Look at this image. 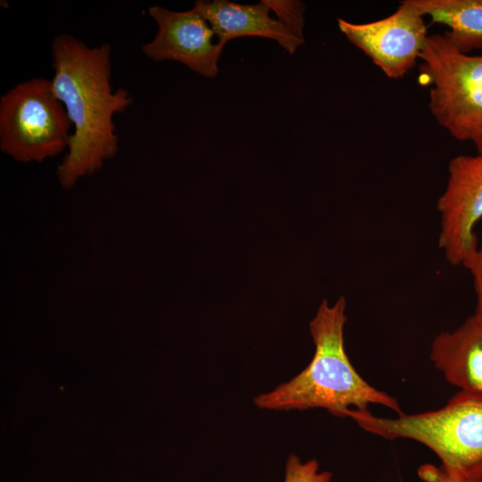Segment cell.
Here are the masks:
<instances>
[{
	"label": "cell",
	"instance_id": "3",
	"mask_svg": "<svg viewBox=\"0 0 482 482\" xmlns=\"http://www.w3.org/2000/svg\"><path fill=\"white\" fill-rule=\"evenodd\" d=\"M347 417L363 430L386 439L417 441L432 450L445 469L482 475V395L460 391L442 408L397 418H381L368 410Z\"/></svg>",
	"mask_w": 482,
	"mask_h": 482
},
{
	"label": "cell",
	"instance_id": "9",
	"mask_svg": "<svg viewBox=\"0 0 482 482\" xmlns=\"http://www.w3.org/2000/svg\"><path fill=\"white\" fill-rule=\"evenodd\" d=\"M194 7L224 45L240 37H262L278 42L288 54H293L304 43L303 36L270 15L271 10L265 0L255 4H242L229 0H199Z\"/></svg>",
	"mask_w": 482,
	"mask_h": 482
},
{
	"label": "cell",
	"instance_id": "8",
	"mask_svg": "<svg viewBox=\"0 0 482 482\" xmlns=\"http://www.w3.org/2000/svg\"><path fill=\"white\" fill-rule=\"evenodd\" d=\"M148 12L158 31L142 46L145 56L156 62H179L206 78L217 76L225 45L215 40L212 27L195 7L176 12L154 5Z\"/></svg>",
	"mask_w": 482,
	"mask_h": 482
},
{
	"label": "cell",
	"instance_id": "11",
	"mask_svg": "<svg viewBox=\"0 0 482 482\" xmlns=\"http://www.w3.org/2000/svg\"><path fill=\"white\" fill-rule=\"evenodd\" d=\"M431 23L449 28L445 33L464 54L482 48V0H409Z\"/></svg>",
	"mask_w": 482,
	"mask_h": 482
},
{
	"label": "cell",
	"instance_id": "1",
	"mask_svg": "<svg viewBox=\"0 0 482 482\" xmlns=\"http://www.w3.org/2000/svg\"><path fill=\"white\" fill-rule=\"evenodd\" d=\"M51 49L53 88L73 127L56 174L60 185L71 189L116 155L119 137L113 116L126 111L133 98L124 88L112 90L111 45L89 47L63 33L54 38Z\"/></svg>",
	"mask_w": 482,
	"mask_h": 482
},
{
	"label": "cell",
	"instance_id": "12",
	"mask_svg": "<svg viewBox=\"0 0 482 482\" xmlns=\"http://www.w3.org/2000/svg\"><path fill=\"white\" fill-rule=\"evenodd\" d=\"M332 473L320 470L319 462L312 459L302 461L295 454H290L286 462L284 482H330Z\"/></svg>",
	"mask_w": 482,
	"mask_h": 482
},
{
	"label": "cell",
	"instance_id": "15",
	"mask_svg": "<svg viewBox=\"0 0 482 482\" xmlns=\"http://www.w3.org/2000/svg\"><path fill=\"white\" fill-rule=\"evenodd\" d=\"M471 274L477 296L476 313L482 315V245L461 263Z\"/></svg>",
	"mask_w": 482,
	"mask_h": 482
},
{
	"label": "cell",
	"instance_id": "7",
	"mask_svg": "<svg viewBox=\"0 0 482 482\" xmlns=\"http://www.w3.org/2000/svg\"><path fill=\"white\" fill-rule=\"evenodd\" d=\"M436 209L439 247L449 263L461 265L478 248L474 228L482 219V153L450 160L446 186Z\"/></svg>",
	"mask_w": 482,
	"mask_h": 482
},
{
	"label": "cell",
	"instance_id": "13",
	"mask_svg": "<svg viewBox=\"0 0 482 482\" xmlns=\"http://www.w3.org/2000/svg\"><path fill=\"white\" fill-rule=\"evenodd\" d=\"M266 4L278 20L295 31L303 36L305 6L300 1H269Z\"/></svg>",
	"mask_w": 482,
	"mask_h": 482
},
{
	"label": "cell",
	"instance_id": "4",
	"mask_svg": "<svg viewBox=\"0 0 482 482\" xmlns=\"http://www.w3.org/2000/svg\"><path fill=\"white\" fill-rule=\"evenodd\" d=\"M419 82L428 85V108L454 139L482 153V54L461 53L446 33L428 36L420 53Z\"/></svg>",
	"mask_w": 482,
	"mask_h": 482
},
{
	"label": "cell",
	"instance_id": "5",
	"mask_svg": "<svg viewBox=\"0 0 482 482\" xmlns=\"http://www.w3.org/2000/svg\"><path fill=\"white\" fill-rule=\"evenodd\" d=\"M72 124L52 81L34 78L0 98V149L21 162H41L69 146Z\"/></svg>",
	"mask_w": 482,
	"mask_h": 482
},
{
	"label": "cell",
	"instance_id": "14",
	"mask_svg": "<svg viewBox=\"0 0 482 482\" xmlns=\"http://www.w3.org/2000/svg\"><path fill=\"white\" fill-rule=\"evenodd\" d=\"M418 475L424 482H482V475L458 473L448 470L441 465H421L418 470Z\"/></svg>",
	"mask_w": 482,
	"mask_h": 482
},
{
	"label": "cell",
	"instance_id": "6",
	"mask_svg": "<svg viewBox=\"0 0 482 482\" xmlns=\"http://www.w3.org/2000/svg\"><path fill=\"white\" fill-rule=\"evenodd\" d=\"M342 34L389 79L404 77L420 60L428 37L424 16L409 0L383 19L353 23L337 18Z\"/></svg>",
	"mask_w": 482,
	"mask_h": 482
},
{
	"label": "cell",
	"instance_id": "2",
	"mask_svg": "<svg viewBox=\"0 0 482 482\" xmlns=\"http://www.w3.org/2000/svg\"><path fill=\"white\" fill-rule=\"evenodd\" d=\"M346 302L341 296L333 306L326 299L310 322L315 345L307 367L288 382L254 397L258 408L274 411L322 408L337 417L370 404L403 413L397 401L370 385L353 368L345 350Z\"/></svg>",
	"mask_w": 482,
	"mask_h": 482
},
{
	"label": "cell",
	"instance_id": "10",
	"mask_svg": "<svg viewBox=\"0 0 482 482\" xmlns=\"http://www.w3.org/2000/svg\"><path fill=\"white\" fill-rule=\"evenodd\" d=\"M430 359L460 391L482 395V315L475 312L455 330L437 335Z\"/></svg>",
	"mask_w": 482,
	"mask_h": 482
}]
</instances>
